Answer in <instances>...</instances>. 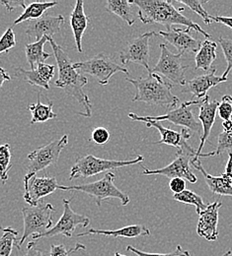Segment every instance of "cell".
Here are the masks:
<instances>
[{"label": "cell", "instance_id": "49", "mask_svg": "<svg viewBox=\"0 0 232 256\" xmlns=\"http://www.w3.org/2000/svg\"><path fill=\"white\" fill-rule=\"evenodd\" d=\"M232 254V250H228L226 252H224V254L221 256H230Z\"/></svg>", "mask_w": 232, "mask_h": 256}, {"label": "cell", "instance_id": "14", "mask_svg": "<svg viewBox=\"0 0 232 256\" xmlns=\"http://www.w3.org/2000/svg\"><path fill=\"white\" fill-rule=\"evenodd\" d=\"M24 200L31 206H36L44 197L54 193L58 190V182L56 178L43 176L39 178L36 174L24 178Z\"/></svg>", "mask_w": 232, "mask_h": 256}, {"label": "cell", "instance_id": "38", "mask_svg": "<svg viewBox=\"0 0 232 256\" xmlns=\"http://www.w3.org/2000/svg\"><path fill=\"white\" fill-rule=\"evenodd\" d=\"M217 114L223 122L230 120L232 114V96L224 95L221 98L217 108Z\"/></svg>", "mask_w": 232, "mask_h": 256}, {"label": "cell", "instance_id": "19", "mask_svg": "<svg viewBox=\"0 0 232 256\" xmlns=\"http://www.w3.org/2000/svg\"><path fill=\"white\" fill-rule=\"evenodd\" d=\"M65 23L66 19L63 15H44L39 19L29 21L26 28V34L29 38H36V42L40 40L45 36L53 38L54 34L61 31Z\"/></svg>", "mask_w": 232, "mask_h": 256}, {"label": "cell", "instance_id": "3", "mask_svg": "<svg viewBox=\"0 0 232 256\" xmlns=\"http://www.w3.org/2000/svg\"><path fill=\"white\" fill-rule=\"evenodd\" d=\"M136 90L133 102H143L148 104L164 106L166 108H176L180 102L178 96L172 94L173 85L158 74L150 72L146 77L135 79L127 78Z\"/></svg>", "mask_w": 232, "mask_h": 256}, {"label": "cell", "instance_id": "35", "mask_svg": "<svg viewBox=\"0 0 232 256\" xmlns=\"http://www.w3.org/2000/svg\"><path fill=\"white\" fill-rule=\"evenodd\" d=\"M218 42L222 48L224 58L226 60L227 62V67L226 70L224 71V73L221 75L223 78H227V75L229 74L230 70L232 69V40L230 38H224L222 36H220L218 38Z\"/></svg>", "mask_w": 232, "mask_h": 256}, {"label": "cell", "instance_id": "33", "mask_svg": "<svg viewBox=\"0 0 232 256\" xmlns=\"http://www.w3.org/2000/svg\"><path fill=\"white\" fill-rule=\"evenodd\" d=\"M177 2H179L181 4H184L185 6H188L191 10L196 12L199 17L203 20L204 24L210 25L212 23V21L210 19V15L202 7L203 4L207 3L206 0H198V1H196V0H191V1H188V0H178Z\"/></svg>", "mask_w": 232, "mask_h": 256}, {"label": "cell", "instance_id": "30", "mask_svg": "<svg viewBox=\"0 0 232 256\" xmlns=\"http://www.w3.org/2000/svg\"><path fill=\"white\" fill-rule=\"evenodd\" d=\"M3 236L0 238V256H10L13 248L21 250L18 242V232L11 226L3 228L0 226Z\"/></svg>", "mask_w": 232, "mask_h": 256}, {"label": "cell", "instance_id": "27", "mask_svg": "<svg viewBox=\"0 0 232 256\" xmlns=\"http://www.w3.org/2000/svg\"><path fill=\"white\" fill-rule=\"evenodd\" d=\"M54 108V102L52 100H49L47 104H42L41 102V94L38 93V100L37 102L30 104L28 106L29 110L32 114V120L30 124H42L46 122L48 120H52L57 118V114L54 112L53 110Z\"/></svg>", "mask_w": 232, "mask_h": 256}, {"label": "cell", "instance_id": "50", "mask_svg": "<svg viewBox=\"0 0 232 256\" xmlns=\"http://www.w3.org/2000/svg\"><path fill=\"white\" fill-rule=\"evenodd\" d=\"M114 256H123V254H119V252H115V254Z\"/></svg>", "mask_w": 232, "mask_h": 256}, {"label": "cell", "instance_id": "6", "mask_svg": "<svg viewBox=\"0 0 232 256\" xmlns=\"http://www.w3.org/2000/svg\"><path fill=\"white\" fill-rule=\"evenodd\" d=\"M55 208L51 203L45 201L40 202L36 206L24 207L22 209L23 221H24V232L23 236L19 240L20 248L24 244V242L28 238L34 236L42 234L52 228L53 226V213Z\"/></svg>", "mask_w": 232, "mask_h": 256}, {"label": "cell", "instance_id": "18", "mask_svg": "<svg viewBox=\"0 0 232 256\" xmlns=\"http://www.w3.org/2000/svg\"><path fill=\"white\" fill-rule=\"evenodd\" d=\"M221 205L219 201L208 204L199 215L197 232L199 236L203 238L207 242H215L218 238V211Z\"/></svg>", "mask_w": 232, "mask_h": 256}, {"label": "cell", "instance_id": "43", "mask_svg": "<svg viewBox=\"0 0 232 256\" xmlns=\"http://www.w3.org/2000/svg\"><path fill=\"white\" fill-rule=\"evenodd\" d=\"M210 19L212 22L223 24L224 26H227L228 28L232 29V17H226V16H211Z\"/></svg>", "mask_w": 232, "mask_h": 256}, {"label": "cell", "instance_id": "26", "mask_svg": "<svg viewBox=\"0 0 232 256\" xmlns=\"http://www.w3.org/2000/svg\"><path fill=\"white\" fill-rule=\"evenodd\" d=\"M51 36H43L40 40L32 44H26L25 54L28 64H30L31 69H35L38 65L45 64L47 60L52 58V54H48L44 50V46L49 42Z\"/></svg>", "mask_w": 232, "mask_h": 256}, {"label": "cell", "instance_id": "20", "mask_svg": "<svg viewBox=\"0 0 232 256\" xmlns=\"http://www.w3.org/2000/svg\"><path fill=\"white\" fill-rule=\"evenodd\" d=\"M215 71L216 68L212 67L209 72L197 76L190 81H187L185 86L181 90V93H191L198 100H201L204 96H207V92L209 89L227 81V78H223L222 76H216Z\"/></svg>", "mask_w": 232, "mask_h": 256}, {"label": "cell", "instance_id": "37", "mask_svg": "<svg viewBox=\"0 0 232 256\" xmlns=\"http://www.w3.org/2000/svg\"><path fill=\"white\" fill-rule=\"evenodd\" d=\"M16 36L13 29L8 28L0 38V54L3 52L8 54L9 50L16 46Z\"/></svg>", "mask_w": 232, "mask_h": 256}, {"label": "cell", "instance_id": "12", "mask_svg": "<svg viewBox=\"0 0 232 256\" xmlns=\"http://www.w3.org/2000/svg\"><path fill=\"white\" fill-rule=\"evenodd\" d=\"M63 204H64V212L56 226L42 234L34 236L32 240H40L43 238H53L59 234L71 238L78 226H81L82 228H86L87 226H89L90 219L84 215L75 213L70 206V200L64 199Z\"/></svg>", "mask_w": 232, "mask_h": 256}, {"label": "cell", "instance_id": "32", "mask_svg": "<svg viewBox=\"0 0 232 256\" xmlns=\"http://www.w3.org/2000/svg\"><path fill=\"white\" fill-rule=\"evenodd\" d=\"M11 158L10 144H0V180L3 184H6L8 180V172L12 168Z\"/></svg>", "mask_w": 232, "mask_h": 256}, {"label": "cell", "instance_id": "44", "mask_svg": "<svg viewBox=\"0 0 232 256\" xmlns=\"http://www.w3.org/2000/svg\"><path fill=\"white\" fill-rule=\"evenodd\" d=\"M0 4L4 5L8 11H12L17 5H20L23 9L27 7L24 1H0Z\"/></svg>", "mask_w": 232, "mask_h": 256}, {"label": "cell", "instance_id": "7", "mask_svg": "<svg viewBox=\"0 0 232 256\" xmlns=\"http://www.w3.org/2000/svg\"><path fill=\"white\" fill-rule=\"evenodd\" d=\"M203 98L201 100H189L182 102L179 106L175 108L174 110H169L163 116H139L133 112L129 114V118L133 122H144L147 120H152V122H170L175 126H183L186 129H189L192 132L199 133L200 130H202L201 126L199 122L194 116V114L192 112V106L201 104Z\"/></svg>", "mask_w": 232, "mask_h": 256}, {"label": "cell", "instance_id": "39", "mask_svg": "<svg viewBox=\"0 0 232 256\" xmlns=\"http://www.w3.org/2000/svg\"><path fill=\"white\" fill-rule=\"evenodd\" d=\"M127 250L128 252H131L134 254H136L137 256H191L190 252L188 250H184L183 248L181 246H178L176 248V250L170 254H148V252H141L133 246H127Z\"/></svg>", "mask_w": 232, "mask_h": 256}, {"label": "cell", "instance_id": "22", "mask_svg": "<svg viewBox=\"0 0 232 256\" xmlns=\"http://www.w3.org/2000/svg\"><path fill=\"white\" fill-rule=\"evenodd\" d=\"M89 21V17L84 12V1L77 0L70 14V27L74 36L76 50L80 54L83 52L81 42L83 34L88 27Z\"/></svg>", "mask_w": 232, "mask_h": 256}, {"label": "cell", "instance_id": "41", "mask_svg": "<svg viewBox=\"0 0 232 256\" xmlns=\"http://www.w3.org/2000/svg\"><path fill=\"white\" fill-rule=\"evenodd\" d=\"M169 188L174 194H179L186 190V182L183 178H172L169 182Z\"/></svg>", "mask_w": 232, "mask_h": 256}, {"label": "cell", "instance_id": "11", "mask_svg": "<svg viewBox=\"0 0 232 256\" xmlns=\"http://www.w3.org/2000/svg\"><path fill=\"white\" fill-rule=\"evenodd\" d=\"M197 152H189L185 150H178L176 153V158L168 166L157 170H148L143 168V176H154L160 174L166 178H183L187 180L191 184H196L198 182L197 176L193 174L191 170V162L195 158Z\"/></svg>", "mask_w": 232, "mask_h": 256}, {"label": "cell", "instance_id": "28", "mask_svg": "<svg viewBox=\"0 0 232 256\" xmlns=\"http://www.w3.org/2000/svg\"><path fill=\"white\" fill-rule=\"evenodd\" d=\"M133 4L127 0H108L106 2V10L113 13L124 20L129 26H133L135 22L133 15Z\"/></svg>", "mask_w": 232, "mask_h": 256}, {"label": "cell", "instance_id": "36", "mask_svg": "<svg viewBox=\"0 0 232 256\" xmlns=\"http://www.w3.org/2000/svg\"><path fill=\"white\" fill-rule=\"evenodd\" d=\"M82 250H86L85 246L82 244H76L74 248L67 250L64 244H52L50 256H69L74 252H78Z\"/></svg>", "mask_w": 232, "mask_h": 256}, {"label": "cell", "instance_id": "23", "mask_svg": "<svg viewBox=\"0 0 232 256\" xmlns=\"http://www.w3.org/2000/svg\"><path fill=\"white\" fill-rule=\"evenodd\" d=\"M90 234H99L104 236L110 238H134L138 236H150V230L143 224H131L119 230H100V228H88L86 232L78 234V238L90 236Z\"/></svg>", "mask_w": 232, "mask_h": 256}, {"label": "cell", "instance_id": "24", "mask_svg": "<svg viewBox=\"0 0 232 256\" xmlns=\"http://www.w3.org/2000/svg\"><path fill=\"white\" fill-rule=\"evenodd\" d=\"M191 164L197 170L201 172L209 190L213 194L232 197V182L224 174H222L219 176H213L207 174L205 172V170L203 168L200 160L195 159V158L191 162Z\"/></svg>", "mask_w": 232, "mask_h": 256}, {"label": "cell", "instance_id": "31", "mask_svg": "<svg viewBox=\"0 0 232 256\" xmlns=\"http://www.w3.org/2000/svg\"><path fill=\"white\" fill-rule=\"evenodd\" d=\"M174 200L184 203V204L195 206L196 212L198 215H199L200 212H202L207 206L204 204L202 198L199 195L195 192L188 190H186L179 194H174Z\"/></svg>", "mask_w": 232, "mask_h": 256}, {"label": "cell", "instance_id": "47", "mask_svg": "<svg viewBox=\"0 0 232 256\" xmlns=\"http://www.w3.org/2000/svg\"><path fill=\"white\" fill-rule=\"evenodd\" d=\"M222 128H223V132H225V133H231V120H224V122H222Z\"/></svg>", "mask_w": 232, "mask_h": 256}, {"label": "cell", "instance_id": "42", "mask_svg": "<svg viewBox=\"0 0 232 256\" xmlns=\"http://www.w3.org/2000/svg\"><path fill=\"white\" fill-rule=\"evenodd\" d=\"M22 256H50V254L36 248V244L34 242H30L27 246V252Z\"/></svg>", "mask_w": 232, "mask_h": 256}, {"label": "cell", "instance_id": "48", "mask_svg": "<svg viewBox=\"0 0 232 256\" xmlns=\"http://www.w3.org/2000/svg\"><path fill=\"white\" fill-rule=\"evenodd\" d=\"M78 252H80V256H91L86 252V250H80Z\"/></svg>", "mask_w": 232, "mask_h": 256}, {"label": "cell", "instance_id": "8", "mask_svg": "<svg viewBox=\"0 0 232 256\" xmlns=\"http://www.w3.org/2000/svg\"><path fill=\"white\" fill-rule=\"evenodd\" d=\"M73 68L80 74H88L94 77L103 86L108 85L111 77L118 72L130 74L127 67L117 64L104 54H99L85 62H74Z\"/></svg>", "mask_w": 232, "mask_h": 256}, {"label": "cell", "instance_id": "21", "mask_svg": "<svg viewBox=\"0 0 232 256\" xmlns=\"http://www.w3.org/2000/svg\"><path fill=\"white\" fill-rule=\"evenodd\" d=\"M56 66L53 64H40L35 69L26 70L16 68L15 74L17 77L28 82L30 85L42 87L45 90H50V82L55 76Z\"/></svg>", "mask_w": 232, "mask_h": 256}, {"label": "cell", "instance_id": "51", "mask_svg": "<svg viewBox=\"0 0 232 256\" xmlns=\"http://www.w3.org/2000/svg\"><path fill=\"white\" fill-rule=\"evenodd\" d=\"M230 120H231V122H232V114H231V118H230Z\"/></svg>", "mask_w": 232, "mask_h": 256}, {"label": "cell", "instance_id": "17", "mask_svg": "<svg viewBox=\"0 0 232 256\" xmlns=\"http://www.w3.org/2000/svg\"><path fill=\"white\" fill-rule=\"evenodd\" d=\"M144 124H146L147 128H156L161 135V140L157 142H153V144H166L168 146L178 148V150L197 152V150L192 148L187 142L192 137V131H190L189 129L183 128L181 132H177L170 128H164L163 126H161V124L157 122L147 120V122H144Z\"/></svg>", "mask_w": 232, "mask_h": 256}, {"label": "cell", "instance_id": "25", "mask_svg": "<svg viewBox=\"0 0 232 256\" xmlns=\"http://www.w3.org/2000/svg\"><path fill=\"white\" fill-rule=\"evenodd\" d=\"M216 42L208 38L204 40L201 42L199 52L196 54L195 69H202L205 73L209 72L212 69V64L216 60Z\"/></svg>", "mask_w": 232, "mask_h": 256}, {"label": "cell", "instance_id": "1", "mask_svg": "<svg viewBox=\"0 0 232 256\" xmlns=\"http://www.w3.org/2000/svg\"><path fill=\"white\" fill-rule=\"evenodd\" d=\"M49 42L53 48L59 70V77L55 82V85L58 88L63 89L67 95L73 96L83 106L84 112H79V116L91 118L92 104L89 96L83 90L84 86L88 83V79L73 68L74 62H71L67 52L56 42L54 38H50Z\"/></svg>", "mask_w": 232, "mask_h": 256}, {"label": "cell", "instance_id": "10", "mask_svg": "<svg viewBox=\"0 0 232 256\" xmlns=\"http://www.w3.org/2000/svg\"><path fill=\"white\" fill-rule=\"evenodd\" d=\"M159 48L161 50L160 58L153 69H151V72L161 75L174 84L184 87L187 82L185 78V72L188 66L183 64V54H172L165 44H160Z\"/></svg>", "mask_w": 232, "mask_h": 256}, {"label": "cell", "instance_id": "9", "mask_svg": "<svg viewBox=\"0 0 232 256\" xmlns=\"http://www.w3.org/2000/svg\"><path fill=\"white\" fill-rule=\"evenodd\" d=\"M68 143V135L63 136L59 140H54L49 144L42 146L28 155L27 176H33L38 172L44 170L51 166H56L60 155Z\"/></svg>", "mask_w": 232, "mask_h": 256}, {"label": "cell", "instance_id": "46", "mask_svg": "<svg viewBox=\"0 0 232 256\" xmlns=\"http://www.w3.org/2000/svg\"><path fill=\"white\" fill-rule=\"evenodd\" d=\"M11 80V77L9 76V74L6 72V70L2 67H0V89L3 85L4 82L6 81H10Z\"/></svg>", "mask_w": 232, "mask_h": 256}, {"label": "cell", "instance_id": "34", "mask_svg": "<svg viewBox=\"0 0 232 256\" xmlns=\"http://www.w3.org/2000/svg\"><path fill=\"white\" fill-rule=\"evenodd\" d=\"M214 153L215 156H219L223 153L232 154V135L230 133H219L217 137V148Z\"/></svg>", "mask_w": 232, "mask_h": 256}, {"label": "cell", "instance_id": "13", "mask_svg": "<svg viewBox=\"0 0 232 256\" xmlns=\"http://www.w3.org/2000/svg\"><path fill=\"white\" fill-rule=\"evenodd\" d=\"M153 36H156L154 32H144L131 40L120 54V60L122 64L125 65L129 62L139 64L143 66L148 73H150L149 40Z\"/></svg>", "mask_w": 232, "mask_h": 256}, {"label": "cell", "instance_id": "45", "mask_svg": "<svg viewBox=\"0 0 232 256\" xmlns=\"http://www.w3.org/2000/svg\"><path fill=\"white\" fill-rule=\"evenodd\" d=\"M223 174L232 182V154H228V162L226 164L225 172Z\"/></svg>", "mask_w": 232, "mask_h": 256}, {"label": "cell", "instance_id": "29", "mask_svg": "<svg viewBox=\"0 0 232 256\" xmlns=\"http://www.w3.org/2000/svg\"><path fill=\"white\" fill-rule=\"evenodd\" d=\"M58 5L57 1H51V2H33L30 5H28L23 13L14 21V25H19L25 21H31L36 20L44 16L45 12Z\"/></svg>", "mask_w": 232, "mask_h": 256}, {"label": "cell", "instance_id": "52", "mask_svg": "<svg viewBox=\"0 0 232 256\" xmlns=\"http://www.w3.org/2000/svg\"><path fill=\"white\" fill-rule=\"evenodd\" d=\"M230 134H231V135H232V131H231V133H230Z\"/></svg>", "mask_w": 232, "mask_h": 256}, {"label": "cell", "instance_id": "15", "mask_svg": "<svg viewBox=\"0 0 232 256\" xmlns=\"http://www.w3.org/2000/svg\"><path fill=\"white\" fill-rule=\"evenodd\" d=\"M219 102H217L216 100H209V96L207 95L203 98V100L201 102V104H199V120L201 124V128H202V134L199 138L200 142H199V148L197 150L195 159L199 160V158H205V157H211V156H215V153H207V154H201V150L206 142V140L208 139L212 126L214 124L215 122V116H216V112H217V108H218Z\"/></svg>", "mask_w": 232, "mask_h": 256}, {"label": "cell", "instance_id": "16", "mask_svg": "<svg viewBox=\"0 0 232 256\" xmlns=\"http://www.w3.org/2000/svg\"><path fill=\"white\" fill-rule=\"evenodd\" d=\"M191 31L192 29L190 28L178 29L171 27L166 32L160 31L157 34L174 46L179 54H184L186 52H198L201 46V42L192 36Z\"/></svg>", "mask_w": 232, "mask_h": 256}, {"label": "cell", "instance_id": "2", "mask_svg": "<svg viewBox=\"0 0 232 256\" xmlns=\"http://www.w3.org/2000/svg\"><path fill=\"white\" fill-rule=\"evenodd\" d=\"M131 4L138 8L137 14L139 20L143 24H161L171 28L173 25H184L193 31L200 32L206 38H210V34L201 29L199 25L191 19L184 16L181 12L183 7L177 9L173 5V1L165 0H133Z\"/></svg>", "mask_w": 232, "mask_h": 256}, {"label": "cell", "instance_id": "40", "mask_svg": "<svg viewBox=\"0 0 232 256\" xmlns=\"http://www.w3.org/2000/svg\"><path fill=\"white\" fill-rule=\"evenodd\" d=\"M91 138H92V140L95 144L104 145L110 139V132L106 128L99 126V128L93 129L92 134H91Z\"/></svg>", "mask_w": 232, "mask_h": 256}, {"label": "cell", "instance_id": "4", "mask_svg": "<svg viewBox=\"0 0 232 256\" xmlns=\"http://www.w3.org/2000/svg\"><path fill=\"white\" fill-rule=\"evenodd\" d=\"M116 180V174L109 172H107L103 178L97 182L90 184H83L79 186H60L58 190H70V192H84L91 197L94 198L97 206L100 207L103 200L116 198L121 201L123 206H126L130 203V196L125 192L120 190L114 184Z\"/></svg>", "mask_w": 232, "mask_h": 256}, {"label": "cell", "instance_id": "5", "mask_svg": "<svg viewBox=\"0 0 232 256\" xmlns=\"http://www.w3.org/2000/svg\"><path fill=\"white\" fill-rule=\"evenodd\" d=\"M143 160L144 158L141 155H138L136 156V158L129 160H107L92 155L78 157L70 170L69 180L90 178L93 176H97L101 172H109V170L133 166Z\"/></svg>", "mask_w": 232, "mask_h": 256}]
</instances>
